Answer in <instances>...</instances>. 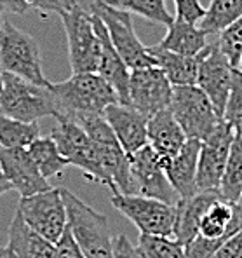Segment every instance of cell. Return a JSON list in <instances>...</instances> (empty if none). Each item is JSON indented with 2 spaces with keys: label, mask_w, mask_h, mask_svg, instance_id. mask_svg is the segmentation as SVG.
Here are the masks:
<instances>
[{
  "label": "cell",
  "mask_w": 242,
  "mask_h": 258,
  "mask_svg": "<svg viewBox=\"0 0 242 258\" xmlns=\"http://www.w3.org/2000/svg\"><path fill=\"white\" fill-rule=\"evenodd\" d=\"M171 112L187 138L206 142L225 122L221 113L199 86H180L173 89Z\"/></svg>",
  "instance_id": "5b68a950"
},
{
  "label": "cell",
  "mask_w": 242,
  "mask_h": 258,
  "mask_svg": "<svg viewBox=\"0 0 242 258\" xmlns=\"http://www.w3.org/2000/svg\"><path fill=\"white\" fill-rule=\"evenodd\" d=\"M223 119L230 124L237 138L242 140V72L237 70L235 81H233L232 91H230L228 101H226Z\"/></svg>",
  "instance_id": "4dcf8cb0"
},
{
  "label": "cell",
  "mask_w": 242,
  "mask_h": 258,
  "mask_svg": "<svg viewBox=\"0 0 242 258\" xmlns=\"http://www.w3.org/2000/svg\"><path fill=\"white\" fill-rule=\"evenodd\" d=\"M93 21H94V28H96L101 40V58H100L98 74L115 89L117 96H119V103L129 105V77H131L129 67L124 63V59L117 52L115 45L112 44L108 30L103 25V21L96 14H93Z\"/></svg>",
  "instance_id": "e0dca14e"
},
{
  "label": "cell",
  "mask_w": 242,
  "mask_h": 258,
  "mask_svg": "<svg viewBox=\"0 0 242 258\" xmlns=\"http://www.w3.org/2000/svg\"><path fill=\"white\" fill-rule=\"evenodd\" d=\"M136 248L143 258H188L185 244L175 237L139 234Z\"/></svg>",
  "instance_id": "f1b7e54d"
},
{
  "label": "cell",
  "mask_w": 242,
  "mask_h": 258,
  "mask_svg": "<svg viewBox=\"0 0 242 258\" xmlns=\"http://www.w3.org/2000/svg\"><path fill=\"white\" fill-rule=\"evenodd\" d=\"M113 258H143L126 234L113 237Z\"/></svg>",
  "instance_id": "d590c367"
},
{
  "label": "cell",
  "mask_w": 242,
  "mask_h": 258,
  "mask_svg": "<svg viewBox=\"0 0 242 258\" xmlns=\"http://www.w3.org/2000/svg\"><path fill=\"white\" fill-rule=\"evenodd\" d=\"M233 138H235V133L225 120L211 138L200 143L197 168L199 190H220L221 178L225 173Z\"/></svg>",
  "instance_id": "5bb4252c"
},
{
  "label": "cell",
  "mask_w": 242,
  "mask_h": 258,
  "mask_svg": "<svg viewBox=\"0 0 242 258\" xmlns=\"http://www.w3.org/2000/svg\"><path fill=\"white\" fill-rule=\"evenodd\" d=\"M112 206L138 227L139 234L173 237L176 206L145 196L112 194Z\"/></svg>",
  "instance_id": "30bf717a"
},
{
  "label": "cell",
  "mask_w": 242,
  "mask_h": 258,
  "mask_svg": "<svg viewBox=\"0 0 242 258\" xmlns=\"http://www.w3.org/2000/svg\"><path fill=\"white\" fill-rule=\"evenodd\" d=\"M105 2L117 7V9L138 14V16L145 18L155 25L169 26L175 21V18L166 7V0H105Z\"/></svg>",
  "instance_id": "83f0119b"
},
{
  "label": "cell",
  "mask_w": 242,
  "mask_h": 258,
  "mask_svg": "<svg viewBox=\"0 0 242 258\" xmlns=\"http://www.w3.org/2000/svg\"><path fill=\"white\" fill-rule=\"evenodd\" d=\"M0 68L37 86L51 84L44 75L39 42L7 20L0 28Z\"/></svg>",
  "instance_id": "277c9868"
},
{
  "label": "cell",
  "mask_w": 242,
  "mask_h": 258,
  "mask_svg": "<svg viewBox=\"0 0 242 258\" xmlns=\"http://www.w3.org/2000/svg\"><path fill=\"white\" fill-rule=\"evenodd\" d=\"M56 248H58L59 258H86L82 255V251H80V248H78L77 241H75L73 234H71L70 225L66 227V230L61 236V239L56 242Z\"/></svg>",
  "instance_id": "836d02e7"
},
{
  "label": "cell",
  "mask_w": 242,
  "mask_h": 258,
  "mask_svg": "<svg viewBox=\"0 0 242 258\" xmlns=\"http://www.w3.org/2000/svg\"><path fill=\"white\" fill-rule=\"evenodd\" d=\"M0 9L14 14H25L32 7H30L28 0H0Z\"/></svg>",
  "instance_id": "8d00e7d4"
},
{
  "label": "cell",
  "mask_w": 242,
  "mask_h": 258,
  "mask_svg": "<svg viewBox=\"0 0 242 258\" xmlns=\"http://www.w3.org/2000/svg\"><path fill=\"white\" fill-rule=\"evenodd\" d=\"M0 168L20 197L35 196L51 188L47 178H44L26 149H7L0 145Z\"/></svg>",
  "instance_id": "9a60e30c"
},
{
  "label": "cell",
  "mask_w": 242,
  "mask_h": 258,
  "mask_svg": "<svg viewBox=\"0 0 242 258\" xmlns=\"http://www.w3.org/2000/svg\"><path fill=\"white\" fill-rule=\"evenodd\" d=\"M28 4L32 9L40 11L44 16L51 13H56L61 16L63 13L75 9L78 6V0H28Z\"/></svg>",
  "instance_id": "d6a6232c"
},
{
  "label": "cell",
  "mask_w": 242,
  "mask_h": 258,
  "mask_svg": "<svg viewBox=\"0 0 242 258\" xmlns=\"http://www.w3.org/2000/svg\"><path fill=\"white\" fill-rule=\"evenodd\" d=\"M218 47L223 52L226 59L232 63L233 68L240 70V61H242V18L239 21L232 23L230 26H226L225 30L220 33L218 39Z\"/></svg>",
  "instance_id": "f546056e"
},
{
  "label": "cell",
  "mask_w": 242,
  "mask_h": 258,
  "mask_svg": "<svg viewBox=\"0 0 242 258\" xmlns=\"http://www.w3.org/2000/svg\"><path fill=\"white\" fill-rule=\"evenodd\" d=\"M131 169V196H145L164 201L176 206L180 196L173 188L164 169V162L152 147L146 145L141 150L129 155Z\"/></svg>",
  "instance_id": "8fae6325"
},
{
  "label": "cell",
  "mask_w": 242,
  "mask_h": 258,
  "mask_svg": "<svg viewBox=\"0 0 242 258\" xmlns=\"http://www.w3.org/2000/svg\"><path fill=\"white\" fill-rule=\"evenodd\" d=\"M51 138L56 142L68 164L80 169L88 180L108 187L107 174L100 164L93 140L89 138V135L80 124L66 119V117H61L56 120V127L52 129Z\"/></svg>",
  "instance_id": "ba28073f"
},
{
  "label": "cell",
  "mask_w": 242,
  "mask_h": 258,
  "mask_svg": "<svg viewBox=\"0 0 242 258\" xmlns=\"http://www.w3.org/2000/svg\"><path fill=\"white\" fill-rule=\"evenodd\" d=\"M7 246L16 253L18 258H59L54 242L47 241L30 229L18 211L9 225Z\"/></svg>",
  "instance_id": "44dd1931"
},
{
  "label": "cell",
  "mask_w": 242,
  "mask_h": 258,
  "mask_svg": "<svg viewBox=\"0 0 242 258\" xmlns=\"http://www.w3.org/2000/svg\"><path fill=\"white\" fill-rule=\"evenodd\" d=\"M237 206H239V208H240V210H242V196H240V199H239V203H237Z\"/></svg>",
  "instance_id": "b9f144b4"
},
{
  "label": "cell",
  "mask_w": 242,
  "mask_h": 258,
  "mask_svg": "<svg viewBox=\"0 0 242 258\" xmlns=\"http://www.w3.org/2000/svg\"><path fill=\"white\" fill-rule=\"evenodd\" d=\"M2 23H4V20H2V9H0V28H2Z\"/></svg>",
  "instance_id": "60d3db41"
},
{
  "label": "cell",
  "mask_w": 242,
  "mask_h": 258,
  "mask_svg": "<svg viewBox=\"0 0 242 258\" xmlns=\"http://www.w3.org/2000/svg\"><path fill=\"white\" fill-rule=\"evenodd\" d=\"M173 89L158 67L136 68L131 70L129 77V105L152 117L171 107Z\"/></svg>",
  "instance_id": "4fadbf2b"
},
{
  "label": "cell",
  "mask_w": 242,
  "mask_h": 258,
  "mask_svg": "<svg viewBox=\"0 0 242 258\" xmlns=\"http://www.w3.org/2000/svg\"><path fill=\"white\" fill-rule=\"evenodd\" d=\"M117 140L127 155L148 145V115L139 112L132 105L113 103L105 112Z\"/></svg>",
  "instance_id": "2e32d148"
},
{
  "label": "cell",
  "mask_w": 242,
  "mask_h": 258,
  "mask_svg": "<svg viewBox=\"0 0 242 258\" xmlns=\"http://www.w3.org/2000/svg\"><path fill=\"white\" fill-rule=\"evenodd\" d=\"M9 190H14L13 185H11V181L7 180L6 173H4V169L0 168V197L4 196V194H7Z\"/></svg>",
  "instance_id": "74e56055"
},
{
  "label": "cell",
  "mask_w": 242,
  "mask_h": 258,
  "mask_svg": "<svg viewBox=\"0 0 242 258\" xmlns=\"http://www.w3.org/2000/svg\"><path fill=\"white\" fill-rule=\"evenodd\" d=\"M199 140L188 138L178 154L173 159L164 162V169L171 181L173 188L180 196V199L190 197L199 192L197 188V168H199V154H200Z\"/></svg>",
  "instance_id": "d6986e66"
},
{
  "label": "cell",
  "mask_w": 242,
  "mask_h": 258,
  "mask_svg": "<svg viewBox=\"0 0 242 258\" xmlns=\"http://www.w3.org/2000/svg\"><path fill=\"white\" fill-rule=\"evenodd\" d=\"M242 18V0H211L209 7L199 21L206 35H220L226 26Z\"/></svg>",
  "instance_id": "cb8c5ba5"
},
{
  "label": "cell",
  "mask_w": 242,
  "mask_h": 258,
  "mask_svg": "<svg viewBox=\"0 0 242 258\" xmlns=\"http://www.w3.org/2000/svg\"><path fill=\"white\" fill-rule=\"evenodd\" d=\"M91 13L96 14L107 26L112 44L115 45L117 52L124 59V63L129 67V70L157 67V61L150 54L148 47L136 35L131 13L117 9L105 0H94L91 4Z\"/></svg>",
  "instance_id": "8992f818"
},
{
  "label": "cell",
  "mask_w": 242,
  "mask_h": 258,
  "mask_svg": "<svg viewBox=\"0 0 242 258\" xmlns=\"http://www.w3.org/2000/svg\"><path fill=\"white\" fill-rule=\"evenodd\" d=\"M61 117L78 119L84 115H105L107 108L119 103L115 89L100 74H71L70 79L49 86Z\"/></svg>",
  "instance_id": "6da1fadb"
},
{
  "label": "cell",
  "mask_w": 242,
  "mask_h": 258,
  "mask_svg": "<svg viewBox=\"0 0 242 258\" xmlns=\"http://www.w3.org/2000/svg\"><path fill=\"white\" fill-rule=\"evenodd\" d=\"M206 37L199 25L175 18V21L168 26L166 37L157 45L183 56H199L207 47Z\"/></svg>",
  "instance_id": "603a6c76"
},
{
  "label": "cell",
  "mask_w": 242,
  "mask_h": 258,
  "mask_svg": "<svg viewBox=\"0 0 242 258\" xmlns=\"http://www.w3.org/2000/svg\"><path fill=\"white\" fill-rule=\"evenodd\" d=\"M187 135L178 124L171 108L162 110L148 119V145L157 152L162 162L169 161L183 149Z\"/></svg>",
  "instance_id": "ffe728a7"
},
{
  "label": "cell",
  "mask_w": 242,
  "mask_h": 258,
  "mask_svg": "<svg viewBox=\"0 0 242 258\" xmlns=\"http://www.w3.org/2000/svg\"><path fill=\"white\" fill-rule=\"evenodd\" d=\"M240 72H242V61H240Z\"/></svg>",
  "instance_id": "7bdbcfd3"
},
{
  "label": "cell",
  "mask_w": 242,
  "mask_h": 258,
  "mask_svg": "<svg viewBox=\"0 0 242 258\" xmlns=\"http://www.w3.org/2000/svg\"><path fill=\"white\" fill-rule=\"evenodd\" d=\"M220 194L225 201L232 204H237L242 196V140L233 138V143L230 147L228 161L221 178Z\"/></svg>",
  "instance_id": "4316f807"
},
{
  "label": "cell",
  "mask_w": 242,
  "mask_h": 258,
  "mask_svg": "<svg viewBox=\"0 0 242 258\" xmlns=\"http://www.w3.org/2000/svg\"><path fill=\"white\" fill-rule=\"evenodd\" d=\"M197 58V86L206 93V96L211 100V103L214 105L218 113L223 115L239 68L232 67V63L223 56L218 44H207V47L200 52Z\"/></svg>",
  "instance_id": "7c38bea8"
},
{
  "label": "cell",
  "mask_w": 242,
  "mask_h": 258,
  "mask_svg": "<svg viewBox=\"0 0 242 258\" xmlns=\"http://www.w3.org/2000/svg\"><path fill=\"white\" fill-rule=\"evenodd\" d=\"M32 155V159L35 161V164L39 166L40 173L44 174V178H58L63 176L65 169L68 168L66 159L61 155L56 142L47 136V138H39L26 149Z\"/></svg>",
  "instance_id": "d4e9b609"
},
{
  "label": "cell",
  "mask_w": 242,
  "mask_h": 258,
  "mask_svg": "<svg viewBox=\"0 0 242 258\" xmlns=\"http://www.w3.org/2000/svg\"><path fill=\"white\" fill-rule=\"evenodd\" d=\"M49 86H37L18 75L4 72L0 113L23 122H37L42 117L61 119V112Z\"/></svg>",
  "instance_id": "7a4b0ae2"
},
{
  "label": "cell",
  "mask_w": 242,
  "mask_h": 258,
  "mask_svg": "<svg viewBox=\"0 0 242 258\" xmlns=\"http://www.w3.org/2000/svg\"><path fill=\"white\" fill-rule=\"evenodd\" d=\"M223 199L220 190H199L190 197L176 203V220L173 237L181 244H187L199 234V227L206 211L213 203Z\"/></svg>",
  "instance_id": "ac0fdd59"
},
{
  "label": "cell",
  "mask_w": 242,
  "mask_h": 258,
  "mask_svg": "<svg viewBox=\"0 0 242 258\" xmlns=\"http://www.w3.org/2000/svg\"><path fill=\"white\" fill-rule=\"evenodd\" d=\"M176 4V18L188 23L199 25V21L202 20L206 9L202 7V4L199 0H175Z\"/></svg>",
  "instance_id": "1f68e13d"
},
{
  "label": "cell",
  "mask_w": 242,
  "mask_h": 258,
  "mask_svg": "<svg viewBox=\"0 0 242 258\" xmlns=\"http://www.w3.org/2000/svg\"><path fill=\"white\" fill-rule=\"evenodd\" d=\"M61 21L65 26L68 58L73 74H98L101 58V40L94 28L93 14L82 7L68 11L61 14Z\"/></svg>",
  "instance_id": "52a82bcc"
},
{
  "label": "cell",
  "mask_w": 242,
  "mask_h": 258,
  "mask_svg": "<svg viewBox=\"0 0 242 258\" xmlns=\"http://www.w3.org/2000/svg\"><path fill=\"white\" fill-rule=\"evenodd\" d=\"M150 54L155 58L157 67L164 72L173 87L180 86H197L199 58L197 56H183L178 52L162 49L160 45L148 47Z\"/></svg>",
  "instance_id": "7402d4cb"
},
{
  "label": "cell",
  "mask_w": 242,
  "mask_h": 258,
  "mask_svg": "<svg viewBox=\"0 0 242 258\" xmlns=\"http://www.w3.org/2000/svg\"><path fill=\"white\" fill-rule=\"evenodd\" d=\"M18 213L25 223L39 236L51 242H58L68 227L66 204L61 188H49L35 196L21 197L18 204Z\"/></svg>",
  "instance_id": "9c48e42d"
},
{
  "label": "cell",
  "mask_w": 242,
  "mask_h": 258,
  "mask_svg": "<svg viewBox=\"0 0 242 258\" xmlns=\"http://www.w3.org/2000/svg\"><path fill=\"white\" fill-rule=\"evenodd\" d=\"M2 81H4V70L0 68V94H2Z\"/></svg>",
  "instance_id": "ab89813d"
},
{
  "label": "cell",
  "mask_w": 242,
  "mask_h": 258,
  "mask_svg": "<svg viewBox=\"0 0 242 258\" xmlns=\"http://www.w3.org/2000/svg\"><path fill=\"white\" fill-rule=\"evenodd\" d=\"M0 258H18L9 246H0Z\"/></svg>",
  "instance_id": "f35d334b"
},
{
  "label": "cell",
  "mask_w": 242,
  "mask_h": 258,
  "mask_svg": "<svg viewBox=\"0 0 242 258\" xmlns=\"http://www.w3.org/2000/svg\"><path fill=\"white\" fill-rule=\"evenodd\" d=\"M214 258H242V229L223 242Z\"/></svg>",
  "instance_id": "e575fe53"
},
{
  "label": "cell",
  "mask_w": 242,
  "mask_h": 258,
  "mask_svg": "<svg viewBox=\"0 0 242 258\" xmlns=\"http://www.w3.org/2000/svg\"><path fill=\"white\" fill-rule=\"evenodd\" d=\"M66 204L68 225L86 258H113V237L108 218L89 204L78 199L73 192L61 188Z\"/></svg>",
  "instance_id": "3957f363"
},
{
  "label": "cell",
  "mask_w": 242,
  "mask_h": 258,
  "mask_svg": "<svg viewBox=\"0 0 242 258\" xmlns=\"http://www.w3.org/2000/svg\"><path fill=\"white\" fill-rule=\"evenodd\" d=\"M40 138L37 122H23L0 113V145L7 149H28Z\"/></svg>",
  "instance_id": "484cf974"
}]
</instances>
